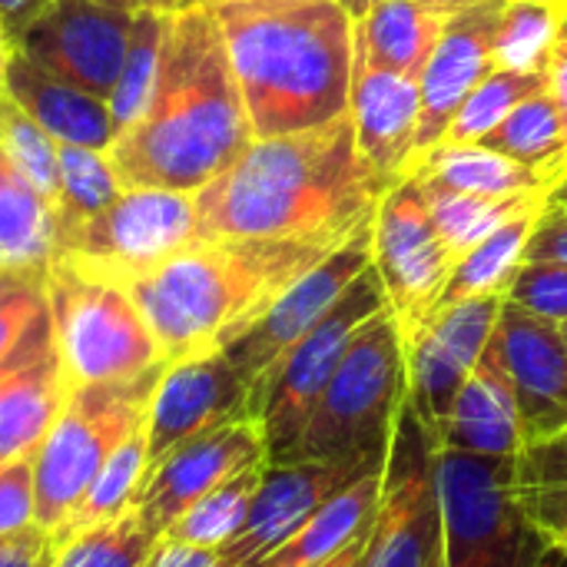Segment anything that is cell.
<instances>
[{
	"label": "cell",
	"instance_id": "d6a6232c",
	"mask_svg": "<svg viewBox=\"0 0 567 567\" xmlns=\"http://www.w3.org/2000/svg\"><path fill=\"white\" fill-rule=\"evenodd\" d=\"M512 485L528 522L551 542L567 532V429L512 458Z\"/></svg>",
	"mask_w": 567,
	"mask_h": 567
},
{
	"label": "cell",
	"instance_id": "6f0895ef",
	"mask_svg": "<svg viewBox=\"0 0 567 567\" xmlns=\"http://www.w3.org/2000/svg\"><path fill=\"white\" fill-rule=\"evenodd\" d=\"M551 545H555V548H561V551H565V555H567V532H561V535H555V538H551Z\"/></svg>",
	"mask_w": 567,
	"mask_h": 567
},
{
	"label": "cell",
	"instance_id": "f35d334b",
	"mask_svg": "<svg viewBox=\"0 0 567 567\" xmlns=\"http://www.w3.org/2000/svg\"><path fill=\"white\" fill-rule=\"evenodd\" d=\"M548 86V73L492 70L462 103L442 143H482L522 100Z\"/></svg>",
	"mask_w": 567,
	"mask_h": 567
},
{
	"label": "cell",
	"instance_id": "d6986e66",
	"mask_svg": "<svg viewBox=\"0 0 567 567\" xmlns=\"http://www.w3.org/2000/svg\"><path fill=\"white\" fill-rule=\"evenodd\" d=\"M502 302V296H488L449 306L435 312L412 339H405L409 409L425 429H435L442 422L458 389L482 362Z\"/></svg>",
	"mask_w": 567,
	"mask_h": 567
},
{
	"label": "cell",
	"instance_id": "11a10c76",
	"mask_svg": "<svg viewBox=\"0 0 567 567\" xmlns=\"http://www.w3.org/2000/svg\"><path fill=\"white\" fill-rule=\"evenodd\" d=\"M548 206H558V209H567V176L551 189V196H548Z\"/></svg>",
	"mask_w": 567,
	"mask_h": 567
},
{
	"label": "cell",
	"instance_id": "ba28073f",
	"mask_svg": "<svg viewBox=\"0 0 567 567\" xmlns=\"http://www.w3.org/2000/svg\"><path fill=\"white\" fill-rule=\"evenodd\" d=\"M445 567H538L551 542L515 498L512 458L435 449Z\"/></svg>",
	"mask_w": 567,
	"mask_h": 567
},
{
	"label": "cell",
	"instance_id": "52a82bcc",
	"mask_svg": "<svg viewBox=\"0 0 567 567\" xmlns=\"http://www.w3.org/2000/svg\"><path fill=\"white\" fill-rule=\"evenodd\" d=\"M166 365L130 382L70 385L63 409L33 455V522L40 528L53 532L106 458L146 422Z\"/></svg>",
	"mask_w": 567,
	"mask_h": 567
},
{
	"label": "cell",
	"instance_id": "db71d44e",
	"mask_svg": "<svg viewBox=\"0 0 567 567\" xmlns=\"http://www.w3.org/2000/svg\"><path fill=\"white\" fill-rule=\"evenodd\" d=\"M538 567H567V555L561 551V548H555V545H551V548L545 551V558L538 561Z\"/></svg>",
	"mask_w": 567,
	"mask_h": 567
},
{
	"label": "cell",
	"instance_id": "1f68e13d",
	"mask_svg": "<svg viewBox=\"0 0 567 567\" xmlns=\"http://www.w3.org/2000/svg\"><path fill=\"white\" fill-rule=\"evenodd\" d=\"M419 183L429 203V216L455 259L468 252L472 246H478L482 239H488L505 223H512L515 216L548 203V196H475V193H458V189L425 183V179Z\"/></svg>",
	"mask_w": 567,
	"mask_h": 567
},
{
	"label": "cell",
	"instance_id": "6da1fadb",
	"mask_svg": "<svg viewBox=\"0 0 567 567\" xmlns=\"http://www.w3.org/2000/svg\"><path fill=\"white\" fill-rule=\"evenodd\" d=\"M389 183L355 143L352 116L252 140L196 193L199 239H292L339 249L369 229Z\"/></svg>",
	"mask_w": 567,
	"mask_h": 567
},
{
	"label": "cell",
	"instance_id": "8992f818",
	"mask_svg": "<svg viewBox=\"0 0 567 567\" xmlns=\"http://www.w3.org/2000/svg\"><path fill=\"white\" fill-rule=\"evenodd\" d=\"M47 302L56 352L70 385L130 382L166 355L123 282L86 272L70 259L47 266Z\"/></svg>",
	"mask_w": 567,
	"mask_h": 567
},
{
	"label": "cell",
	"instance_id": "f6af8a7d",
	"mask_svg": "<svg viewBox=\"0 0 567 567\" xmlns=\"http://www.w3.org/2000/svg\"><path fill=\"white\" fill-rule=\"evenodd\" d=\"M525 262H558L567 266V213L558 206H545L528 249H525Z\"/></svg>",
	"mask_w": 567,
	"mask_h": 567
},
{
	"label": "cell",
	"instance_id": "8fae6325",
	"mask_svg": "<svg viewBox=\"0 0 567 567\" xmlns=\"http://www.w3.org/2000/svg\"><path fill=\"white\" fill-rule=\"evenodd\" d=\"M452 266L455 256L429 216L422 183L412 173L402 176L389 186L372 219V269L382 279L402 339H412L435 316Z\"/></svg>",
	"mask_w": 567,
	"mask_h": 567
},
{
	"label": "cell",
	"instance_id": "c3c4849f",
	"mask_svg": "<svg viewBox=\"0 0 567 567\" xmlns=\"http://www.w3.org/2000/svg\"><path fill=\"white\" fill-rule=\"evenodd\" d=\"M548 93H551V100L558 106V116H561V126H565L567 136V13L558 23L551 56H548Z\"/></svg>",
	"mask_w": 567,
	"mask_h": 567
},
{
	"label": "cell",
	"instance_id": "cb8c5ba5",
	"mask_svg": "<svg viewBox=\"0 0 567 567\" xmlns=\"http://www.w3.org/2000/svg\"><path fill=\"white\" fill-rule=\"evenodd\" d=\"M3 90L56 140V143H73V146H93V150H110L120 136L116 120L110 113V103L70 86L47 70L33 66L23 53L10 50L7 73H3Z\"/></svg>",
	"mask_w": 567,
	"mask_h": 567
},
{
	"label": "cell",
	"instance_id": "f907efd6",
	"mask_svg": "<svg viewBox=\"0 0 567 567\" xmlns=\"http://www.w3.org/2000/svg\"><path fill=\"white\" fill-rule=\"evenodd\" d=\"M375 525V522H372ZM369 535H372V528L369 532H362L349 548H342L339 555H332V558H326V561H316V565L309 567H365V558H369Z\"/></svg>",
	"mask_w": 567,
	"mask_h": 567
},
{
	"label": "cell",
	"instance_id": "8d00e7d4",
	"mask_svg": "<svg viewBox=\"0 0 567 567\" xmlns=\"http://www.w3.org/2000/svg\"><path fill=\"white\" fill-rule=\"evenodd\" d=\"M50 332L47 266L0 269V369Z\"/></svg>",
	"mask_w": 567,
	"mask_h": 567
},
{
	"label": "cell",
	"instance_id": "30bf717a",
	"mask_svg": "<svg viewBox=\"0 0 567 567\" xmlns=\"http://www.w3.org/2000/svg\"><path fill=\"white\" fill-rule=\"evenodd\" d=\"M199 243L196 193L123 189L116 203L70 229L53 259H70L113 282H133Z\"/></svg>",
	"mask_w": 567,
	"mask_h": 567
},
{
	"label": "cell",
	"instance_id": "ee69618b",
	"mask_svg": "<svg viewBox=\"0 0 567 567\" xmlns=\"http://www.w3.org/2000/svg\"><path fill=\"white\" fill-rule=\"evenodd\" d=\"M56 542L37 522L0 535V567H53Z\"/></svg>",
	"mask_w": 567,
	"mask_h": 567
},
{
	"label": "cell",
	"instance_id": "f5cc1de1",
	"mask_svg": "<svg viewBox=\"0 0 567 567\" xmlns=\"http://www.w3.org/2000/svg\"><path fill=\"white\" fill-rule=\"evenodd\" d=\"M342 7H346V13L352 17V20H359V17H365L379 0H339Z\"/></svg>",
	"mask_w": 567,
	"mask_h": 567
},
{
	"label": "cell",
	"instance_id": "9f6ffc18",
	"mask_svg": "<svg viewBox=\"0 0 567 567\" xmlns=\"http://www.w3.org/2000/svg\"><path fill=\"white\" fill-rule=\"evenodd\" d=\"M7 60H10V47L0 33V90H3V73H7Z\"/></svg>",
	"mask_w": 567,
	"mask_h": 567
},
{
	"label": "cell",
	"instance_id": "7bdbcfd3",
	"mask_svg": "<svg viewBox=\"0 0 567 567\" xmlns=\"http://www.w3.org/2000/svg\"><path fill=\"white\" fill-rule=\"evenodd\" d=\"M33 522V458L0 465V535Z\"/></svg>",
	"mask_w": 567,
	"mask_h": 567
},
{
	"label": "cell",
	"instance_id": "4dcf8cb0",
	"mask_svg": "<svg viewBox=\"0 0 567 567\" xmlns=\"http://www.w3.org/2000/svg\"><path fill=\"white\" fill-rule=\"evenodd\" d=\"M482 143L535 169L551 189L567 176V136L548 86L522 100Z\"/></svg>",
	"mask_w": 567,
	"mask_h": 567
},
{
	"label": "cell",
	"instance_id": "7dc6e473",
	"mask_svg": "<svg viewBox=\"0 0 567 567\" xmlns=\"http://www.w3.org/2000/svg\"><path fill=\"white\" fill-rule=\"evenodd\" d=\"M53 0H0V33L7 47L13 50L20 37L30 30V23L50 7Z\"/></svg>",
	"mask_w": 567,
	"mask_h": 567
},
{
	"label": "cell",
	"instance_id": "e0dca14e",
	"mask_svg": "<svg viewBox=\"0 0 567 567\" xmlns=\"http://www.w3.org/2000/svg\"><path fill=\"white\" fill-rule=\"evenodd\" d=\"M252 419V392L226 352L169 362L156 382L146 415L150 465L229 422Z\"/></svg>",
	"mask_w": 567,
	"mask_h": 567
},
{
	"label": "cell",
	"instance_id": "d4e9b609",
	"mask_svg": "<svg viewBox=\"0 0 567 567\" xmlns=\"http://www.w3.org/2000/svg\"><path fill=\"white\" fill-rule=\"evenodd\" d=\"M409 173L475 196H551L545 176L485 143H435L409 159Z\"/></svg>",
	"mask_w": 567,
	"mask_h": 567
},
{
	"label": "cell",
	"instance_id": "836d02e7",
	"mask_svg": "<svg viewBox=\"0 0 567 567\" xmlns=\"http://www.w3.org/2000/svg\"><path fill=\"white\" fill-rule=\"evenodd\" d=\"M56 159H60V189H56L53 219H56V243H60L70 229H76L80 223L116 203L126 186L120 183L106 150L56 143Z\"/></svg>",
	"mask_w": 567,
	"mask_h": 567
},
{
	"label": "cell",
	"instance_id": "7c38bea8",
	"mask_svg": "<svg viewBox=\"0 0 567 567\" xmlns=\"http://www.w3.org/2000/svg\"><path fill=\"white\" fill-rule=\"evenodd\" d=\"M365 567H445L435 445L409 402L382 472V502Z\"/></svg>",
	"mask_w": 567,
	"mask_h": 567
},
{
	"label": "cell",
	"instance_id": "9a60e30c",
	"mask_svg": "<svg viewBox=\"0 0 567 567\" xmlns=\"http://www.w3.org/2000/svg\"><path fill=\"white\" fill-rule=\"evenodd\" d=\"M389 455H355L336 462H266L243 532L219 548L236 567L256 565L292 538L336 492L382 472Z\"/></svg>",
	"mask_w": 567,
	"mask_h": 567
},
{
	"label": "cell",
	"instance_id": "680465c9",
	"mask_svg": "<svg viewBox=\"0 0 567 567\" xmlns=\"http://www.w3.org/2000/svg\"><path fill=\"white\" fill-rule=\"evenodd\" d=\"M206 7H219V3H236V0H203Z\"/></svg>",
	"mask_w": 567,
	"mask_h": 567
},
{
	"label": "cell",
	"instance_id": "ab89813d",
	"mask_svg": "<svg viewBox=\"0 0 567 567\" xmlns=\"http://www.w3.org/2000/svg\"><path fill=\"white\" fill-rule=\"evenodd\" d=\"M153 545L156 538L143 528L133 508L56 545L53 567H146Z\"/></svg>",
	"mask_w": 567,
	"mask_h": 567
},
{
	"label": "cell",
	"instance_id": "816d5d0a",
	"mask_svg": "<svg viewBox=\"0 0 567 567\" xmlns=\"http://www.w3.org/2000/svg\"><path fill=\"white\" fill-rule=\"evenodd\" d=\"M422 7H429L432 13H439V17H455V13H462V10H468V7H475V3H482V0H419Z\"/></svg>",
	"mask_w": 567,
	"mask_h": 567
},
{
	"label": "cell",
	"instance_id": "e575fe53",
	"mask_svg": "<svg viewBox=\"0 0 567 567\" xmlns=\"http://www.w3.org/2000/svg\"><path fill=\"white\" fill-rule=\"evenodd\" d=\"M266 462L252 465L246 472H239L236 478L223 482L219 488H213L209 495H203L199 502H193L169 528L163 538L173 542H186V545H199V548H226L246 525L252 498L259 492Z\"/></svg>",
	"mask_w": 567,
	"mask_h": 567
},
{
	"label": "cell",
	"instance_id": "4316f807",
	"mask_svg": "<svg viewBox=\"0 0 567 567\" xmlns=\"http://www.w3.org/2000/svg\"><path fill=\"white\" fill-rule=\"evenodd\" d=\"M382 472H372L336 492L292 538L249 567H309L349 548L375 522L382 502Z\"/></svg>",
	"mask_w": 567,
	"mask_h": 567
},
{
	"label": "cell",
	"instance_id": "ac0fdd59",
	"mask_svg": "<svg viewBox=\"0 0 567 567\" xmlns=\"http://www.w3.org/2000/svg\"><path fill=\"white\" fill-rule=\"evenodd\" d=\"M505 372L525 442H542L567 429V339L565 329L525 312L515 302H502L492 342L485 349Z\"/></svg>",
	"mask_w": 567,
	"mask_h": 567
},
{
	"label": "cell",
	"instance_id": "681fc988",
	"mask_svg": "<svg viewBox=\"0 0 567 567\" xmlns=\"http://www.w3.org/2000/svg\"><path fill=\"white\" fill-rule=\"evenodd\" d=\"M126 13H163V17H176L183 10H193L199 7L203 0H106Z\"/></svg>",
	"mask_w": 567,
	"mask_h": 567
},
{
	"label": "cell",
	"instance_id": "f1b7e54d",
	"mask_svg": "<svg viewBox=\"0 0 567 567\" xmlns=\"http://www.w3.org/2000/svg\"><path fill=\"white\" fill-rule=\"evenodd\" d=\"M56 256L53 206L0 150V269L50 266Z\"/></svg>",
	"mask_w": 567,
	"mask_h": 567
},
{
	"label": "cell",
	"instance_id": "3957f363",
	"mask_svg": "<svg viewBox=\"0 0 567 567\" xmlns=\"http://www.w3.org/2000/svg\"><path fill=\"white\" fill-rule=\"evenodd\" d=\"M256 140L326 126L349 113L355 20L339 0H236L209 7Z\"/></svg>",
	"mask_w": 567,
	"mask_h": 567
},
{
	"label": "cell",
	"instance_id": "2e32d148",
	"mask_svg": "<svg viewBox=\"0 0 567 567\" xmlns=\"http://www.w3.org/2000/svg\"><path fill=\"white\" fill-rule=\"evenodd\" d=\"M262 462H269V445L256 419H239L223 429H213L199 439L183 442L156 465H150L136 515L143 528L159 542L193 502Z\"/></svg>",
	"mask_w": 567,
	"mask_h": 567
},
{
	"label": "cell",
	"instance_id": "91938a15",
	"mask_svg": "<svg viewBox=\"0 0 567 567\" xmlns=\"http://www.w3.org/2000/svg\"><path fill=\"white\" fill-rule=\"evenodd\" d=\"M542 3H567V0H542Z\"/></svg>",
	"mask_w": 567,
	"mask_h": 567
},
{
	"label": "cell",
	"instance_id": "74e56055",
	"mask_svg": "<svg viewBox=\"0 0 567 567\" xmlns=\"http://www.w3.org/2000/svg\"><path fill=\"white\" fill-rule=\"evenodd\" d=\"M166 33H169V17H163V13H133L130 47H126V56H123L116 90L110 96V113H113L120 133L150 103V93L156 86L159 63H163Z\"/></svg>",
	"mask_w": 567,
	"mask_h": 567
},
{
	"label": "cell",
	"instance_id": "94428289",
	"mask_svg": "<svg viewBox=\"0 0 567 567\" xmlns=\"http://www.w3.org/2000/svg\"><path fill=\"white\" fill-rule=\"evenodd\" d=\"M565 339H567V326H565Z\"/></svg>",
	"mask_w": 567,
	"mask_h": 567
},
{
	"label": "cell",
	"instance_id": "b9f144b4",
	"mask_svg": "<svg viewBox=\"0 0 567 567\" xmlns=\"http://www.w3.org/2000/svg\"><path fill=\"white\" fill-rule=\"evenodd\" d=\"M525 312L567 326V266L558 262H525L505 296Z\"/></svg>",
	"mask_w": 567,
	"mask_h": 567
},
{
	"label": "cell",
	"instance_id": "603a6c76",
	"mask_svg": "<svg viewBox=\"0 0 567 567\" xmlns=\"http://www.w3.org/2000/svg\"><path fill=\"white\" fill-rule=\"evenodd\" d=\"M425 432L432 445L442 452H465V455H488V458H515L528 445L515 392L488 352L482 355L468 382L458 389L442 422Z\"/></svg>",
	"mask_w": 567,
	"mask_h": 567
},
{
	"label": "cell",
	"instance_id": "60d3db41",
	"mask_svg": "<svg viewBox=\"0 0 567 567\" xmlns=\"http://www.w3.org/2000/svg\"><path fill=\"white\" fill-rule=\"evenodd\" d=\"M0 150L27 173V179L40 189V196L50 206H56V189H60L56 140L7 90H0Z\"/></svg>",
	"mask_w": 567,
	"mask_h": 567
},
{
	"label": "cell",
	"instance_id": "83f0119b",
	"mask_svg": "<svg viewBox=\"0 0 567 567\" xmlns=\"http://www.w3.org/2000/svg\"><path fill=\"white\" fill-rule=\"evenodd\" d=\"M545 206H535V209L515 216L512 223L495 229L488 239H482L478 246L462 252L452 266V276L439 296L435 312L458 306V302H468V299H488V296L505 299L518 269L525 266V249H528V239H532Z\"/></svg>",
	"mask_w": 567,
	"mask_h": 567
},
{
	"label": "cell",
	"instance_id": "5b68a950",
	"mask_svg": "<svg viewBox=\"0 0 567 567\" xmlns=\"http://www.w3.org/2000/svg\"><path fill=\"white\" fill-rule=\"evenodd\" d=\"M409 402L405 339L392 309L375 312L349 342L299 442L282 462L389 455Z\"/></svg>",
	"mask_w": 567,
	"mask_h": 567
},
{
	"label": "cell",
	"instance_id": "4fadbf2b",
	"mask_svg": "<svg viewBox=\"0 0 567 567\" xmlns=\"http://www.w3.org/2000/svg\"><path fill=\"white\" fill-rule=\"evenodd\" d=\"M133 13L106 0H53L13 47L50 76L110 103L130 47Z\"/></svg>",
	"mask_w": 567,
	"mask_h": 567
},
{
	"label": "cell",
	"instance_id": "6125c7cd",
	"mask_svg": "<svg viewBox=\"0 0 567 567\" xmlns=\"http://www.w3.org/2000/svg\"><path fill=\"white\" fill-rule=\"evenodd\" d=\"M565 213H567V209H565Z\"/></svg>",
	"mask_w": 567,
	"mask_h": 567
},
{
	"label": "cell",
	"instance_id": "44dd1931",
	"mask_svg": "<svg viewBox=\"0 0 567 567\" xmlns=\"http://www.w3.org/2000/svg\"><path fill=\"white\" fill-rule=\"evenodd\" d=\"M349 116L362 156L389 186H395L405 176L409 159L415 156L422 83L405 73L355 66Z\"/></svg>",
	"mask_w": 567,
	"mask_h": 567
},
{
	"label": "cell",
	"instance_id": "5bb4252c",
	"mask_svg": "<svg viewBox=\"0 0 567 567\" xmlns=\"http://www.w3.org/2000/svg\"><path fill=\"white\" fill-rule=\"evenodd\" d=\"M372 266V226L332 249L306 276H299L239 339L223 352L249 382V392L272 372V365L342 299V292Z\"/></svg>",
	"mask_w": 567,
	"mask_h": 567
},
{
	"label": "cell",
	"instance_id": "f546056e",
	"mask_svg": "<svg viewBox=\"0 0 567 567\" xmlns=\"http://www.w3.org/2000/svg\"><path fill=\"white\" fill-rule=\"evenodd\" d=\"M150 472V449H146V422L106 458V465L96 472V478L86 485L80 502L70 508V515L50 532L56 545L70 542L73 535L113 522L136 508L143 482Z\"/></svg>",
	"mask_w": 567,
	"mask_h": 567
},
{
	"label": "cell",
	"instance_id": "277c9868",
	"mask_svg": "<svg viewBox=\"0 0 567 567\" xmlns=\"http://www.w3.org/2000/svg\"><path fill=\"white\" fill-rule=\"evenodd\" d=\"M332 249L292 239H199L126 282L166 362L223 352Z\"/></svg>",
	"mask_w": 567,
	"mask_h": 567
},
{
	"label": "cell",
	"instance_id": "bcb514c9",
	"mask_svg": "<svg viewBox=\"0 0 567 567\" xmlns=\"http://www.w3.org/2000/svg\"><path fill=\"white\" fill-rule=\"evenodd\" d=\"M146 567H236L219 548H199L173 538H159L150 551Z\"/></svg>",
	"mask_w": 567,
	"mask_h": 567
},
{
	"label": "cell",
	"instance_id": "9c48e42d",
	"mask_svg": "<svg viewBox=\"0 0 567 567\" xmlns=\"http://www.w3.org/2000/svg\"><path fill=\"white\" fill-rule=\"evenodd\" d=\"M389 309L379 272L369 266L342 299L272 365V372L252 392V419L262 425L269 462H282L299 442L316 402L336 375L355 332Z\"/></svg>",
	"mask_w": 567,
	"mask_h": 567
},
{
	"label": "cell",
	"instance_id": "d590c367",
	"mask_svg": "<svg viewBox=\"0 0 567 567\" xmlns=\"http://www.w3.org/2000/svg\"><path fill=\"white\" fill-rule=\"evenodd\" d=\"M565 13L567 3L505 0L498 27H495V43H492L495 70L548 73L551 43Z\"/></svg>",
	"mask_w": 567,
	"mask_h": 567
},
{
	"label": "cell",
	"instance_id": "7a4b0ae2",
	"mask_svg": "<svg viewBox=\"0 0 567 567\" xmlns=\"http://www.w3.org/2000/svg\"><path fill=\"white\" fill-rule=\"evenodd\" d=\"M223 27L199 3L169 17L163 63L146 110L106 150L126 189L199 193L252 143Z\"/></svg>",
	"mask_w": 567,
	"mask_h": 567
},
{
	"label": "cell",
	"instance_id": "7402d4cb",
	"mask_svg": "<svg viewBox=\"0 0 567 567\" xmlns=\"http://www.w3.org/2000/svg\"><path fill=\"white\" fill-rule=\"evenodd\" d=\"M70 392L53 332L0 369V465L33 458Z\"/></svg>",
	"mask_w": 567,
	"mask_h": 567
},
{
	"label": "cell",
	"instance_id": "484cf974",
	"mask_svg": "<svg viewBox=\"0 0 567 567\" xmlns=\"http://www.w3.org/2000/svg\"><path fill=\"white\" fill-rule=\"evenodd\" d=\"M442 27L445 17L432 13L419 0H379L355 20V66L392 70L419 80Z\"/></svg>",
	"mask_w": 567,
	"mask_h": 567
},
{
	"label": "cell",
	"instance_id": "ffe728a7",
	"mask_svg": "<svg viewBox=\"0 0 567 567\" xmlns=\"http://www.w3.org/2000/svg\"><path fill=\"white\" fill-rule=\"evenodd\" d=\"M505 0H482L445 20L442 37L419 76L422 83V116L415 153L442 143L449 123L468 100V93L495 70L492 43Z\"/></svg>",
	"mask_w": 567,
	"mask_h": 567
}]
</instances>
